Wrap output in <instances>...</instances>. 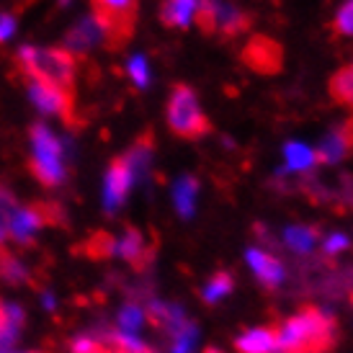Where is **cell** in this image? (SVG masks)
<instances>
[{"label": "cell", "instance_id": "5", "mask_svg": "<svg viewBox=\"0 0 353 353\" xmlns=\"http://www.w3.org/2000/svg\"><path fill=\"white\" fill-rule=\"evenodd\" d=\"M31 150L34 155L29 157V173L41 186L57 188L65 181V163H62V145L59 139L44 124L31 127Z\"/></svg>", "mask_w": 353, "mask_h": 353}, {"label": "cell", "instance_id": "3", "mask_svg": "<svg viewBox=\"0 0 353 353\" xmlns=\"http://www.w3.org/2000/svg\"><path fill=\"white\" fill-rule=\"evenodd\" d=\"M330 335H333V323L323 312L310 310L286 320L279 327L276 345L281 353H314L330 343Z\"/></svg>", "mask_w": 353, "mask_h": 353}, {"label": "cell", "instance_id": "33", "mask_svg": "<svg viewBox=\"0 0 353 353\" xmlns=\"http://www.w3.org/2000/svg\"><path fill=\"white\" fill-rule=\"evenodd\" d=\"M13 29H16V19H13L10 13H3V16H0V44L13 34Z\"/></svg>", "mask_w": 353, "mask_h": 353}, {"label": "cell", "instance_id": "25", "mask_svg": "<svg viewBox=\"0 0 353 353\" xmlns=\"http://www.w3.org/2000/svg\"><path fill=\"white\" fill-rule=\"evenodd\" d=\"M16 209H19V201H16V196H13V191L0 181V245H3L6 237H8L10 216H13Z\"/></svg>", "mask_w": 353, "mask_h": 353}, {"label": "cell", "instance_id": "2", "mask_svg": "<svg viewBox=\"0 0 353 353\" xmlns=\"http://www.w3.org/2000/svg\"><path fill=\"white\" fill-rule=\"evenodd\" d=\"M90 19L103 37V47L111 52L124 50L134 37L139 0H90Z\"/></svg>", "mask_w": 353, "mask_h": 353}, {"label": "cell", "instance_id": "23", "mask_svg": "<svg viewBox=\"0 0 353 353\" xmlns=\"http://www.w3.org/2000/svg\"><path fill=\"white\" fill-rule=\"evenodd\" d=\"M83 253L88 255V258H111V255H117V240L114 235H108V232H93V235L83 243Z\"/></svg>", "mask_w": 353, "mask_h": 353}, {"label": "cell", "instance_id": "30", "mask_svg": "<svg viewBox=\"0 0 353 353\" xmlns=\"http://www.w3.org/2000/svg\"><path fill=\"white\" fill-rule=\"evenodd\" d=\"M70 351L72 353H111V348H108L103 341H99V338L80 335V338H75V341L70 343Z\"/></svg>", "mask_w": 353, "mask_h": 353}, {"label": "cell", "instance_id": "31", "mask_svg": "<svg viewBox=\"0 0 353 353\" xmlns=\"http://www.w3.org/2000/svg\"><path fill=\"white\" fill-rule=\"evenodd\" d=\"M129 75H132V80L137 83L139 88H145V85H148V80H150L148 62H145L142 57H134L132 62H129Z\"/></svg>", "mask_w": 353, "mask_h": 353}, {"label": "cell", "instance_id": "13", "mask_svg": "<svg viewBox=\"0 0 353 353\" xmlns=\"http://www.w3.org/2000/svg\"><path fill=\"white\" fill-rule=\"evenodd\" d=\"M196 8V0H160V21L168 29H186Z\"/></svg>", "mask_w": 353, "mask_h": 353}, {"label": "cell", "instance_id": "29", "mask_svg": "<svg viewBox=\"0 0 353 353\" xmlns=\"http://www.w3.org/2000/svg\"><path fill=\"white\" fill-rule=\"evenodd\" d=\"M333 31L341 37H353V0H345L333 21Z\"/></svg>", "mask_w": 353, "mask_h": 353}, {"label": "cell", "instance_id": "4", "mask_svg": "<svg viewBox=\"0 0 353 353\" xmlns=\"http://www.w3.org/2000/svg\"><path fill=\"white\" fill-rule=\"evenodd\" d=\"M165 117L168 127L176 137L199 139L212 132V121L206 119V114L199 106L196 93L188 85H173L165 106Z\"/></svg>", "mask_w": 353, "mask_h": 353}, {"label": "cell", "instance_id": "28", "mask_svg": "<svg viewBox=\"0 0 353 353\" xmlns=\"http://www.w3.org/2000/svg\"><path fill=\"white\" fill-rule=\"evenodd\" d=\"M145 320H148V314H145V310L137 307V304H127V307L119 312V327H121V333L134 335V330H139Z\"/></svg>", "mask_w": 353, "mask_h": 353}, {"label": "cell", "instance_id": "6", "mask_svg": "<svg viewBox=\"0 0 353 353\" xmlns=\"http://www.w3.org/2000/svg\"><path fill=\"white\" fill-rule=\"evenodd\" d=\"M65 222L62 206L54 201H31L26 206H19L8 225V237L19 245H34V237L41 227H57Z\"/></svg>", "mask_w": 353, "mask_h": 353}, {"label": "cell", "instance_id": "24", "mask_svg": "<svg viewBox=\"0 0 353 353\" xmlns=\"http://www.w3.org/2000/svg\"><path fill=\"white\" fill-rule=\"evenodd\" d=\"M232 276L230 274H216L212 276L209 281H206V286L201 289V299H204L206 304H219L225 296H230V292H232Z\"/></svg>", "mask_w": 353, "mask_h": 353}, {"label": "cell", "instance_id": "16", "mask_svg": "<svg viewBox=\"0 0 353 353\" xmlns=\"http://www.w3.org/2000/svg\"><path fill=\"white\" fill-rule=\"evenodd\" d=\"M117 255H121L127 263L132 265H142L145 263V255H148V245H145V237L139 230L129 227L127 235L117 240Z\"/></svg>", "mask_w": 353, "mask_h": 353}, {"label": "cell", "instance_id": "27", "mask_svg": "<svg viewBox=\"0 0 353 353\" xmlns=\"http://www.w3.org/2000/svg\"><path fill=\"white\" fill-rule=\"evenodd\" d=\"M199 341V330L194 323H188L186 327H181L176 335H170V351L173 353H191Z\"/></svg>", "mask_w": 353, "mask_h": 353}, {"label": "cell", "instance_id": "11", "mask_svg": "<svg viewBox=\"0 0 353 353\" xmlns=\"http://www.w3.org/2000/svg\"><path fill=\"white\" fill-rule=\"evenodd\" d=\"M351 150H353V119L341 129H335L333 134L314 150V157H317V163L333 165V163H341Z\"/></svg>", "mask_w": 353, "mask_h": 353}, {"label": "cell", "instance_id": "22", "mask_svg": "<svg viewBox=\"0 0 353 353\" xmlns=\"http://www.w3.org/2000/svg\"><path fill=\"white\" fill-rule=\"evenodd\" d=\"M284 152H286V170H292V173H307L312 165H317L314 150L304 148L299 142H289Z\"/></svg>", "mask_w": 353, "mask_h": 353}, {"label": "cell", "instance_id": "21", "mask_svg": "<svg viewBox=\"0 0 353 353\" xmlns=\"http://www.w3.org/2000/svg\"><path fill=\"white\" fill-rule=\"evenodd\" d=\"M284 243H286V248L294 250V253H310V250L317 245V232H314L312 227H304V225L286 227Z\"/></svg>", "mask_w": 353, "mask_h": 353}, {"label": "cell", "instance_id": "7", "mask_svg": "<svg viewBox=\"0 0 353 353\" xmlns=\"http://www.w3.org/2000/svg\"><path fill=\"white\" fill-rule=\"evenodd\" d=\"M29 96L44 114H54L59 117L68 127H78L75 121V90H65L50 83H39V80H23Z\"/></svg>", "mask_w": 353, "mask_h": 353}, {"label": "cell", "instance_id": "32", "mask_svg": "<svg viewBox=\"0 0 353 353\" xmlns=\"http://www.w3.org/2000/svg\"><path fill=\"white\" fill-rule=\"evenodd\" d=\"M345 248H348V237L341 235V232H333V235H327V237H325V243H323V250L327 255L343 253Z\"/></svg>", "mask_w": 353, "mask_h": 353}, {"label": "cell", "instance_id": "15", "mask_svg": "<svg viewBox=\"0 0 353 353\" xmlns=\"http://www.w3.org/2000/svg\"><path fill=\"white\" fill-rule=\"evenodd\" d=\"M0 281L10 286H19L29 281V268L21 263L16 253H10L6 245H0Z\"/></svg>", "mask_w": 353, "mask_h": 353}, {"label": "cell", "instance_id": "19", "mask_svg": "<svg viewBox=\"0 0 353 353\" xmlns=\"http://www.w3.org/2000/svg\"><path fill=\"white\" fill-rule=\"evenodd\" d=\"M196 196H199V181L196 178H181L173 188V201H176V209L181 216H191L194 214V209H196Z\"/></svg>", "mask_w": 353, "mask_h": 353}, {"label": "cell", "instance_id": "1", "mask_svg": "<svg viewBox=\"0 0 353 353\" xmlns=\"http://www.w3.org/2000/svg\"><path fill=\"white\" fill-rule=\"evenodd\" d=\"M13 62L23 80H39L57 88L75 90L78 57L65 47H21Z\"/></svg>", "mask_w": 353, "mask_h": 353}, {"label": "cell", "instance_id": "9", "mask_svg": "<svg viewBox=\"0 0 353 353\" xmlns=\"http://www.w3.org/2000/svg\"><path fill=\"white\" fill-rule=\"evenodd\" d=\"M245 65L255 72H265V75H274L276 70L281 68L284 62V50L268 37H253L248 41L245 52H243Z\"/></svg>", "mask_w": 353, "mask_h": 353}, {"label": "cell", "instance_id": "20", "mask_svg": "<svg viewBox=\"0 0 353 353\" xmlns=\"http://www.w3.org/2000/svg\"><path fill=\"white\" fill-rule=\"evenodd\" d=\"M219 10H222V3H219V0H196V8H194L191 21L201 29V34L214 37L216 23H219Z\"/></svg>", "mask_w": 353, "mask_h": 353}, {"label": "cell", "instance_id": "10", "mask_svg": "<svg viewBox=\"0 0 353 353\" xmlns=\"http://www.w3.org/2000/svg\"><path fill=\"white\" fill-rule=\"evenodd\" d=\"M245 261H248V268L255 274V279L265 286H279L281 281L286 279V271L281 261L274 258L271 253H265L261 248H250L245 253Z\"/></svg>", "mask_w": 353, "mask_h": 353}, {"label": "cell", "instance_id": "12", "mask_svg": "<svg viewBox=\"0 0 353 353\" xmlns=\"http://www.w3.org/2000/svg\"><path fill=\"white\" fill-rule=\"evenodd\" d=\"M96 44H103V37H101V31L93 19L78 21V23L68 31V37H65V50L72 52V54L93 50Z\"/></svg>", "mask_w": 353, "mask_h": 353}, {"label": "cell", "instance_id": "26", "mask_svg": "<svg viewBox=\"0 0 353 353\" xmlns=\"http://www.w3.org/2000/svg\"><path fill=\"white\" fill-rule=\"evenodd\" d=\"M108 348L117 353H150L148 345L139 341L137 335L132 333H121V330H114V333H108Z\"/></svg>", "mask_w": 353, "mask_h": 353}, {"label": "cell", "instance_id": "18", "mask_svg": "<svg viewBox=\"0 0 353 353\" xmlns=\"http://www.w3.org/2000/svg\"><path fill=\"white\" fill-rule=\"evenodd\" d=\"M330 96L335 99V103L353 111V59L330 78Z\"/></svg>", "mask_w": 353, "mask_h": 353}, {"label": "cell", "instance_id": "14", "mask_svg": "<svg viewBox=\"0 0 353 353\" xmlns=\"http://www.w3.org/2000/svg\"><path fill=\"white\" fill-rule=\"evenodd\" d=\"M237 351L240 353H279L276 333L268 327H253L245 335L237 338Z\"/></svg>", "mask_w": 353, "mask_h": 353}, {"label": "cell", "instance_id": "8", "mask_svg": "<svg viewBox=\"0 0 353 353\" xmlns=\"http://www.w3.org/2000/svg\"><path fill=\"white\" fill-rule=\"evenodd\" d=\"M132 183H134V173L129 168L127 157H114L106 173V186H103V206L108 214H114L119 206L127 201Z\"/></svg>", "mask_w": 353, "mask_h": 353}, {"label": "cell", "instance_id": "17", "mask_svg": "<svg viewBox=\"0 0 353 353\" xmlns=\"http://www.w3.org/2000/svg\"><path fill=\"white\" fill-rule=\"evenodd\" d=\"M245 29H250V16L243 13L235 6H222L219 10V23H216V34L225 37V39H232L237 34H243Z\"/></svg>", "mask_w": 353, "mask_h": 353}, {"label": "cell", "instance_id": "34", "mask_svg": "<svg viewBox=\"0 0 353 353\" xmlns=\"http://www.w3.org/2000/svg\"><path fill=\"white\" fill-rule=\"evenodd\" d=\"M10 353H44V351H10Z\"/></svg>", "mask_w": 353, "mask_h": 353}]
</instances>
